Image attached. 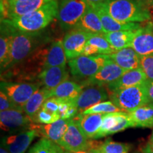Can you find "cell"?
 <instances>
[{
  "instance_id": "cell-1",
  "label": "cell",
  "mask_w": 153,
  "mask_h": 153,
  "mask_svg": "<svg viewBox=\"0 0 153 153\" xmlns=\"http://www.w3.org/2000/svg\"><path fill=\"white\" fill-rule=\"evenodd\" d=\"M58 7V1L57 0H52L37 10L22 16L1 21V22L22 32H39L56 18Z\"/></svg>"
},
{
  "instance_id": "cell-2",
  "label": "cell",
  "mask_w": 153,
  "mask_h": 153,
  "mask_svg": "<svg viewBox=\"0 0 153 153\" xmlns=\"http://www.w3.org/2000/svg\"><path fill=\"white\" fill-rule=\"evenodd\" d=\"M9 28L11 29V53L10 65L7 70L26 60L36 51H39V48L48 41L47 38L40 31L28 33L20 31L11 26Z\"/></svg>"
},
{
  "instance_id": "cell-3",
  "label": "cell",
  "mask_w": 153,
  "mask_h": 153,
  "mask_svg": "<svg viewBox=\"0 0 153 153\" xmlns=\"http://www.w3.org/2000/svg\"><path fill=\"white\" fill-rule=\"evenodd\" d=\"M100 5L113 18L120 22H145L151 19L148 8L136 0H108Z\"/></svg>"
},
{
  "instance_id": "cell-4",
  "label": "cell",
  "mask_w": 153,
  "mask_h": 153,
  "mask_svg": "<svg viewBox=\"0 0 153 153\" xmlns=\"http://www.w3.org/2000/svg\"><path fill=\"white\" fill-rule=\"evenodd\" d=\"M111 101L121 111L130 113L150 103L148 81L144 83L120 89L111 92Z\"/></svg>"
},
{
  "instance_id": "cell-5",
  "label": "cell",
  "mask_w": 153,
  "mask_h": 153,
  "mask_svg": "<svg viewBox=\"0 0 153 153\" xmlns=\"http://www.w3.org/2000/svg\"><path fill=\"white\" fill-rule=\"evenodd\" d=\"M110 59L108 55L97 54L94 55H80L69 60L71 74L74 77L89 78L97 73Z\"/></svg>"
},
{
  "instance_id": "cell-6",
  "label": "cell",
  "mask_w": 153,
  "mask_h": 153,
  "mask_svg": "<svg viewBox=\"0 0 153 153\" xmlns=\"http://www.w3.org/2000/svg\"><path fill=\"white\" fill-rule=\"evenodd\" d=\"M89 7L85 0H61L57 18L65 30L75 28Z\"/></svg>"
},
{
  "instance_id": "cell-7",
  "label": "cell",
  "mask_w": 153,
  "mask_h": 153,
  "mask_svg": "<svg viewBox=\"0 0 153 153\" xmlns=\"http://www.w3.org/2000/svg\"><path fill=\"white\" fill-rule=\"evenodd\" d=\"M88 139L89 138L86 136L75 120L71 119L68 130L58 145L64 150L69 152L99 149L102 145H99L98 143L94 141H89Z\"/></svg>"
},
{
  "instance_id": "cell-8",
  "label": "cell",
  "mask_w": 153,
  "mask_h": 153,
  "mask_svg": "<svg viewBox=\"0 0 153 153\" xmlns=\"http://www.w3.org/2000/svg\"><path fill=\"white\" fill-rule=\"evenodd\" d=\"M39 82H1V91H2L15 104L22 106L32 95L41 88Z\"/></svg>"
},
{
  "instance_id": "cell-9",
  "label": "cell",
  "mask_w": 153,
  "mask_h": 153,
  "mask_svg": "<svg viewBox=\"0 0 153 153\" xmlns=\"http://www.w3.org/2000/svg\"><path fill=\"white\" fill-rule=\"evenodd\" d=\"M34 123L24 111L7 110L0 112V126L3 131L9 134L31 129Z\"/></svg>"
},
{
  "instance_id": "cell-10",
  "label": "cell",
  "mask_w": 153,
  "mask_h": 153,
  "mask_svg": "<svg viewBox=\"0 0 153 153\" xmlns=\"http://www.w3.org/2000/svg\"><path fill=\"white\" fill-rule=\"evenodd\" d=\"M131 127H133V124L129 113L120 111L105 114L100 129L96 135L94 139L121 132Z\"/></svg>"
},
{
  "instance_id": "cell-11",
  "label": "cell",
  "mask_w": 153,
  "mask_h": 153,
  "mask_svg": "<svg viewBox=\"0 0 153 153\" xmlns=\"http://www.w3.org/2000/svg\"><path fill=\"white\" fill-rule=\"evenodd\" d=\"M52 0H18L14 2L1 1V21L22 16L37 10Z\"/></svg>"
},
{
  "instance_id": "cell-12",
  "label": "cell",
  "mask_w": 153,
  "mask_h": 153,
  "mask_svg": "<svg viewBox=\"0 0 153 153\" xmlns=\"http://www.w3.org/2000/svg\"><path fill=\"white\" fill-rule=\"evenodd\" d=\"M94 34L85 30L73 28L65 36L63 45L68 60L82 55L88 41Z\"/></svg>"
},
{
  "instance_id": "cell-13",
  "label": "cell",
  "mask_w": 153,
  "mask_h": 153,
  "mask_svg": "<svg viewBox=\"0 0 153 153\" xmlns=\"http://www.w3.org/2000/svg\"><path fill=\"white\" fill-rule=\"evenodd\" d=\"M126 72L127 70L120 68L110 58L94 75L87 78L80 85L83 87L90 85L106 86L119 79Z\"/></svg>"
},
{
  "instance_id": "cell-14",
  "label": "cell",
  "mask_w": 153,
  "mask_h": 153,
  "mask_svg": "<svg viewBox=\"0 0 153 153\" xmlns=\"http://www.w3.org/2000/svg\"><path fill=\"white\" fill-rule=\"evenodd\" d=\"M38 136L39 134L36 129L9 134L1 140V147L9 153H25L33 140Z\"/></svg>"
},
{
  "instance_id": "cell-15",
  "label": "cell",
  "mask_w": 153,
  "mask_h": 153,
  "mask_svg": "<svg viewBox=\"0 0 153 153\" xmlns=\"http://www.w3.org/2000/svg\"><path fill=\"white\" fill-rule=\"evenodd\" d=\"M108 98V90L104 86L90 85L83 89L74 101L80 114L94 105L106 101Z\"/></svg>"
},
{
  "instance_id": "cell-16",
  "label": "cell",
  "mask_w": 153,
  "mask_h": 153,
  "mask_svg": "<svg viewBox=\"0 0 153 153\" xmlns=\"http://www.w3.org/2000/svg\"><path fill=\"white\" fill-rule=\"evenodd\" d=\"M131 47L140 56L153 54V31L150 22L135 30Z\"/></svg>"
},
{
  "instance_id": "cell-17",
  "label": "cell",
  "mask_w": 153,
  "mask_h": 153,
  "mask_svg": "<svg viewBox=\"0 0 153 153\" xmlns=\"http://www.w3.org/2000/svg\"><path fill=\"white\" fill-rule=\"evenodd\" d=\"M71 119H59L53 123L38 125L34 123L31 126V129H36L39 136L47 138L59 144L63 135L68 130L69 123Z\"/></svg>"
},
{
  "instance_id": "cell-18",
  "label": "cell",
  "mask_w": 153,
  "mask_h": 153,
  "mask_svg": "<svg viewBox=\"0 0 153 153\" xmlns=\"http://www.w3.org/2000/svg\"><path fill=\"white\" fill-rule=\"evenodd\" d=\"M69 76L66 66H58L44 69L37 78L41 85L49 89H53L68 80Z\"/></svg>"
},
{
  "instance_id": "cell-19",
  "label": "cell",
  "mask_w": 153,
  "mask_h": 153,
  "mask_svg": "<svg viewBox=\"0 0 153 153\" xmlns=\"http://www.w3.org/2000/svg\"><path fill=\"white\" fill-rule=\"evenodd\" d=\"M92 7L97 11L106 33L120 30H135L142 27L139 23H123L118 22L108 14L100 4L93 5Z\"/></svg>"
},
{
  "instance_id": "cell-20",
  "label": "cell",
  "mask_w": 153,
  "mask_h": 153,
  "mask_svg": "<svg viewBox=\"0 0 153 153\" xmlns=\"http://www.w3.org/2000/svg\"><path fill=\"white\" fill-rule=\"evenodd\" d=\"M146 81H148L146 74L140 68L126 72L119 79L106 85V88L108 91L114 92L118 89L140 85Z\"/></svg>"
},
{
  "instance_id": "cell-21",
  "label": "cell",
  "mask_w": 153,
  "mask_h": 153,
  "mask_svg": "<svg viewBox=\"0 0 153 153\" xmlns=\"http://www.w3.org/2000/svg\"><path fill=\"white\" fill-rule=\"evenodd\" d=\"M108 55L118 65L127 71L141 68L140 56L131 47L119 50Z\"/></svg>"
},
{
  "instance_id": "cell-22",
  "label": "cell",
  "mask_w": 153,
  "mask_h": 153,
  "mask_svg": "<svg viewBox=\"0 0 153 153\" xmlns=\"http://www.w3.org/2000/svg\"><path fill=\"white\" fill-rule=\"evenodd\" d=\"M105 114H78L73 119L89 139H94L102 124Z\"/></svg>"
},
{
  "instance_id": "cell-23",
  "label": "cell",
  "mask_w": 153,
  "mask_h": 153,
  "mask_svg": "<svg viewBox=\"0 0 153 153\" xmlns=\"http://www.w3.org/2000/svg\"><path fill=\"white\" fill-rule=\"evenodd\" d=\"M74 28L85 30L93 34H104L106 33L97 11L91 5H89L86 12L80 19L79 22Z\"/></svg>"
},
{
  "instance_id": "cell-24",
  "label": "cell",
  "mask_w": 153,
  "mask_h": 153,
  "mask_svg": "<svg viewBox=\"0 0 153 153\" xmlns=\"http://www.w3.org/2000/svg\"><path fill=\"white\" fill-rule=\"evenodd\" d=\"M67 58L63 41L57 40L50 45L45 55L44 69L51 67L66 66Z\"/></svg>"
},
{
  "instance_id": "cell-25",
  "label": "cell",
  "mask_w": 153,
  "mask_h": 153,
  "mask_svg": "<svg viewBox=\"0 0 153 153\" xmlns=\"http://www.w3.org/2000/svg\"><path fill=\"white\" fill-rule=\"evenodd\" d=\"M51 89L45 87L40 88L38 91H36L23 106V110L25 114L33 120L34 116L43 107L45 101L51 98Z\"/></svg>"
},
{
  "instance_id": "cell-26",
  "label": "cell",
  "mask_w": 153,
  "mask_h": 153,
  "mask_svg": "<svg viewBox=\"0 0 153 153\" xmlns=\"http://www.w3.org/2000/svg\"><path fill=\"white\" fill-rule=\"evenodd\" d=\"M82 90L83 87L80 84L67 80L54 89H51V97H56L65 100H75Z\"/></svg>"
},
{
  "instance_id": "cell-27",
  "label": "cell",
  "mask_w": 153,
  "mask_h": 153,
  "mask_svg": "<svg viewBox=\"0 0 153 153\" xmlns=\"http://www.w3.org/2000/svg\"><path fill=\"white\" fill-rule=\"evenodd\" d=\"M133 127L153 128V104L148 103L129 113Z\"/></svg>"
},
{
  "instance_id": "cell-28",
  "label": "cell",
  "mask_w": 153,
  "mask_h": 153,
  "mask_svg": "<svg viewBox=\"0 0 153 153\" xmlns=\"http://www.w3.org/2000/svg\"><path fill=\"white\" fill-rule=\"evenodd\" d=\"M135 30H120L108 32L103 34L111 44L113 48L117 51L119 50L131 47L132 41L135 36Z\"/></svg>"
},
{
  "instance_id": "cell-29",
  "label": "cell",
  "mask_w": 153,
  "mask_h": 153,
  "mask_svg": "<svg viewBox=\"0 0 153 153\" xmlns=\"http://www.w3.org/2000/svg\"><path fill=\"white\" fill-rule=\"evenodd\" d=\"M5 30L1 26V37H0V65L1 72L7 70L9 68L11 62V39L10 30Z\"/></svg>"
},
{
  "instance_id": "cell-30",
  "label": "cell",
  "mask_w": 153,
  "mask_h": 153,
  "mask_svg": "<svg viewBox=\"0 0 153 153\" xmlns=\"http://www.w3.org/2000/svg\"><path fill=\"white\" fill-rule=\"evenodd\" d=\"M64 149L57 143L47 138H41L36 143L28 153H64Z\"/></svg>"
},
{
  "instance_id": "cell-31",
  "label": "cell",
  "mask_w": 153,
  "mask_h": 153,
  "mask_svg": "<svg viewBox=\"0 0 153 153\" xmlns=\"http://www.w3.org/2000/svg\"><path fill=\"white\" fill-rule=\"evenodd\" d=\"M121 111L111 101H104L102 102L94 105L90 108H87L80 114H107L111 113L118 112Z\"/></svg>"
},
{
  "instance_id": "cell-32",
  "label": "cell",
  "mask_w": 153,
  "mask_h": 153,
  "mask_svg": "<svg viewBox=\"0 0 153 153\" xmlns=\"http://www.w3.org/2000/svg\"><path fill=\"white\" fill-rule=\"evenodd\" d=\"M131 147V145L127 143L114 142L108 138L102 143L99 150L100 153H128Z\"/></svg>"
},
{
  "instance_id": "cell-33",
  "label": "cell",
  "mask_w": 153,
  "mask_h": 153,
  "mask_svg": "<svg viewBox=\"0 0 153 153\" xmlns=\"http://www.w3.org/2000/svg\"><path fill=\"white\" fill-rule=\"evenodd\" d=\"M59 99V98H58ZM60 99L59 104V114L62 119H73L79 114V110L74 100Z\"/></svg>"
},
{
  "instance_id": "cell-34",
  "label": "cell",
  "mask_w": 153,
  "mask_h": 153,
  "mask_svg": "<svg viewBox=\"0 0 153 153\" xmlns=\"http://www.w3.org/2000/svg\"><path fill=\"white\" fill-rule=\"evenodd\" d=\"M87 44H90L97 47L100 54L110 55L116 52L103 34H94L89 38Z\"/></svg>"
},
{
  "instance_id": "cell-35",
  "label": "cell",
  "mask_w": 153,
  "mask_h": 153,
  "mask_svg": "<svg viewBox=\"0 0 153 153\" xmlns=\"http://www.w3.org/2000/svg\"><path fill=\"white\" fill-rule=\"evenodd\" d=\"M59 119H60V114L52 113L42 107L33 117V121L35 123L50 124L54 123Z\"/></svg>"
},
{
  "instance_id": "cell-36",
  "label": "cell",
  "mask_w": 153,
  "mask_h": 153,
  "mask_svg": "<svg viewBox=\"0 0 153 153\" xmlns=\"http://www.w3.org/2000/svg\"><path fill=\"white\" fill-rule=\"evenodd\" d=\"M140 64L148 81H153V54L140 56Z\"/></svg>"
},
{
  "instance_id": "cell-37",
  "label": "cell",
  "mask_w": 153,
  "mask_h": 153,
  "mask_svg": "<svg viewBox=\"0 0 153 153\" xmlns=\"http://www.w3.org/2000/svg\"><path fill=\"white\" fill-rule=\"evenodd\" d=\"M23 110V107L15 104L4 91H0V110L1 111L7 110Z\"/></svg>"
},
{
  "instance_id": "cell-38",
  "label": "cell",
  "mask_w": 153,
  "mask_h": 153,
  "mask_svg": "<svg viewBox=\"0 0 153 153\" xmlns=\"http://www.w3.org/2000/svg\"><path fill=\"white\" fill-rule=\"evenodd\" d=\"M59 104L60 99L56 97H51L45 101L43 105V108L52 113L59 114Z\"/></svg>"
},
{
  "instance_id": "cell-39",
  "label": "cell",
  "mask_w": 153,
  "mask_h": 153,
  "mask_svg": "<svg viewBox=\"0 0 153 153\" xmlns=\"http://www.w3.org/2000/svg\"><path fill=\"white\" fill-rule=\"evenodd\" d=\"M97 54H100L99 51L97 47L94 45H90V44H87L84 48L83 53L82 55H87V56H90V55H94Z\"/></svg>"
},
{
  "instance_id": "cell-40",
  "label": "cell",
  "mask_w": 153,
  "mask_h": 153,
  "mask_svg": "<svg viewBox=\"0 0 153 153\" xmlns=\"http://www.w3.org/2000/svg\"><path fill=\"white\" fill-rule=\"evenodd\" d=\"M148 94L150 103L153 104V81L148 80Z\"/></svg>"
},
{
  "instance_id": "cell-41",
  "label": "cell",
  "mask_w": 153,
  "mask_h": 153,
  "mask_svg": "<svg viewBox=\"0 0 153 153\" xmlns=\"http://www.w3.org/2000/svg\"><path fill=\"white\" fill-rule=\"evenodd\" d=\"M143 153H153V143H147L143 149Z\"/></svg>"
},
{
  "instance_id": "cell-42",
  "label": "cell",
  "mask_w": 153,
  "mask_h": 153,
  "mask_svg": "<svg viewBox=\"0 0 153 153\" xmlns=\"http://www.w3.org/2000/svg\"><path fill=\"white\" fill-rule=\"evenodd\" d=\"M64 153H100L99 149H90V150H81L77 152H69V151H65Z\"/></svg>"
},
{
  "instance_id": "cell-43",
  "label": "cell",
  "mask_w": 153,
  "mask_h": 153,
  "mask_svg": "<svg viewBox=\"0 0 153 153\" xmlns=\"http://www.w3.org/2000/svg\"><path fill=\"white\" fill-rule=\"evenodd\" d=\"M136 1L143 7H147V8L153 4V0H136Z\"/></svg>"
},
{
  "instance_id": "cell-44",
  "label": "cell",
  "mask_w": 153,
  "mask_h": 153,
  "mask_svg": "<svg viewBox=\"0 0 153 153\" xmlns=\"http://www.w3.org/2000/svg\"><path fill=\"white\" fill-rule=\"evenodd\" d=\"M87 1V4L89 5H98V4H104L106 2V1H108V0H85Z\"/></svg>"
},
{
  "instance_id": "cell-45",
  "label": "cell",
  "mask_w": 153,
  "mask_h": 153,
  "mask_svg": "<svg viewBox=\"0 0 153 153\" xmlns=\"http://www.w3.org/2000/svg\"><path fill=\"white\" fill-rule=\"evenodd\" d=\"M148 10H149V12H150L152 22H153V4L152 6H150V7H148Z\"/></svg>"
},
{
  "instance_id": "cell-46",
  "label": "cell",
  "mask_w": 153,
  "mask_h": 153,
  "mask_svg": "<svg viewBox=\"0 0 153 153\" xmlns=\"http://www.w3.org/2000/svg\"><path fill=\"white\" fill-rule=\"evenodd\" d=\"M0 153H9V152L7 150H6L4 148H2V147H1V149H0Z\"/></svg>"
},
{
  "instance_id": "cell-47",
  "label": "cell",
  "mask_w": 153,
  "mask_h": 153,
  "mask_svg": "<svg viewBox=\"0 0 153 153\" xmlns=\"http://www.w3.org/2000/svg\"><path fill=\"white\" fill-rule=\"evenodd\" d=\"M1 1H6V2H14V1H18V0H1Z\"/></svg>"
},
{
  "instance_id": "cell-48",
  "label": "cell",
  "mask_w": 153,
  "mask_h": 153,
  "mask_svg": "<svg viewBox=\"0 0 153 153\" xmlns=\"http://www.w3.org/2000/svg\"><path fill=\"white\" fill-rule=\"evenodd\" d=\"M149 142H151V143H153V131H152V133L150 135V141Z\"/></svg>"
},
{
  "instance_id": "cell-49",
  "label": "cell",
  "mask_w": 153,
  "mask_h": 153,
  "mask_svg": "<svg viewBox=\"0 0 153 153\" xmlns=\"http://www.w3.org/2000/svg\"><path fill=\"white\" fill-rule=\"evenodd\" d=\"M150 24H151V28H152V30L153 31V22H150Z\"/></svg>"
}]
</instances>
